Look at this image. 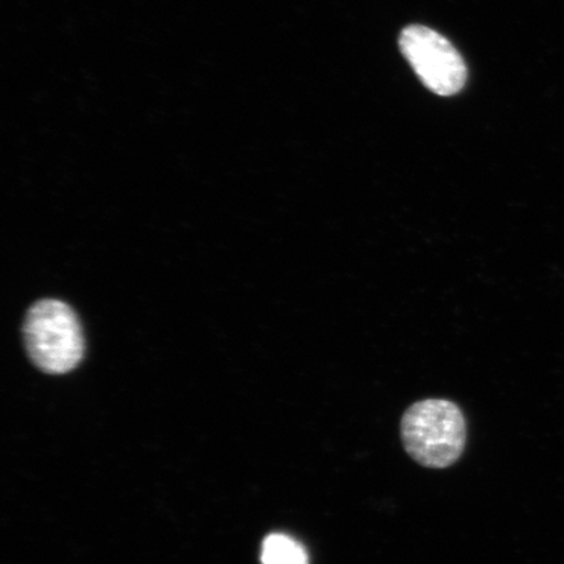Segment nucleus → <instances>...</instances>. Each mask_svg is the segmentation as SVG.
<instances>
[{"instance_id":"f03ea898","label":"nucleus","mask_w":564,"mask_h":564,"mask_svg":"<svg viewBox=\"0 0 564 564\" xmlns=\"http://www.w3.org/2000/svg\"><path fill=\"white\" fill-rule=\"evenodd\" d=\"M23 334L28 356L41 371L61 376L83 361L86 341L82 324L65 302L34 303L26 313Z\"/></svg>"},{"instance_id":"7ed1b4c3","label":"nucleus","mask_w":564,"mask_h":564,"mask_svg":"<svg viewBox=\"0 0 564 564\" xmlns=\"http://www.w3.org/2000/svg\"><path fill=\"white\" fill-rule=\"evenodd\" d=\"M400 51L421 82L440 96H453L467 82L462 55L442 34L421 25L405 28L400 35Z\"/></svg>"},{"instance_id":"20e7f679","label":"nucleus","mask_w":564,"mask_h":564,"mask_svg":"<svg viewBox=\"0 0 564 564\" xmlns=\"http://www.w3.org/2000/svg\"><path fill=\"white\" fill-rule=\"evenodd\" d=\"M262 564H308L305 547L286 534L268 535L263 542Z\"/></svg>"},{"instance_id":"f257e3e1","label":"nucleus","mask_w":564,"mask_h":564,"mask_svg":"<svg viewBox=\"0 0 564 564\" xmlns=\"http://www.w3.org/2000/svg\"><path fill=\"white\" fill-rule=\"evenodd\" d=\"M406 454L422 467L448 468L464 453L467 422L453 401L427 399L406 409L401 420Z\"/></svg>"}]
</instances>
